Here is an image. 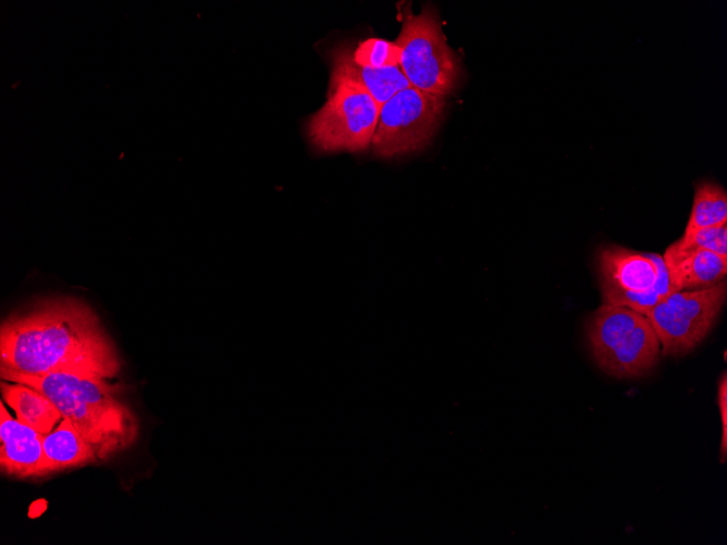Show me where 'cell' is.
Returning <instances> with one entry per match:
<instances>
[{"instance_id":"16","label":"cell","mask_w":727,"mask_h":545,"mask_svg":"<svg viewBox=\"0 0 727 545\" xmlns=\"http://www.w3.org/2000/svg\"><path fill=\"white\" fill-rule=\"evenodd\" d=\"M352 59L359 65L384 69L399 65L401 51L395 42L379 38L360 41L350 51Z\"/></svg>"},{"instance_id":"13","label":"cell","mask_w":727,"mask_h":545,"mask_svg":"<svg viewBox=\"0 0 727 545\" xmlns=\"http://www.w3.org/2000/svg\"><path fill=\"white\" fill-rule=\"evenodd\" d=\"M42 445L48 474L99 461L94 447L65 418L44 435Z\"/></svg>"},{"instance_id":"4","label":"cell","mask_w":727,"mask_h":545,"mask_svg":"<svg viewBox=\"0 0 727 545\" xmlns=\"http://www.w3.org/2000/svg\"><path fill=\"white\" fill-rule=\"evenodd\" d=\"M395 44L401 51L399 66L411 87L440 96L457 87L460 62L446 42L433 8L422 7L417 15L406 9Z\"/></svg>"},{"instance_id":"9","label":"cell","mask_w":727,"mask_h":545,"mask_svg":"<svg viewBox=\"0 0 727 545\" xmlns=\"http://www.w3.org/2000/svg\"><path fill=\"white\" fill-rule=\"evenodd\" d=\"M44 435L13 418L0 405V468L17 479L48 475Z\"/></svg>"},{"instance_id":"12","label":"cell","mask_w":727,"mask_h":545,"mask_svg":"<svg viewBox=\"0 0 727 545\" xmlns=\"http://www.w3.org/2000/svg\"><path fill=\"white\" fill-rule=\"evenodd\" d=\"M1 394L15 412L16 419L42 435L52 432L63 419L47 396L28 385L3 380Z\"/></svg>"},{"instance_id":"17","label":"cell","mask_w":727,"mask_h":545,"mask_svg":"<svg viewBox=\"0 0 727 545\" xmlns=\"http://www.w3.org/2000/svg\"><path fill=\"white\" fill-rule=\"evenodd\" d=\"M717 400H718V406H719V412L722 416V424H723V435H722V444H720V458L722 461L725 460L726 458V451H727V437H726V420H727V377L726 373L723 374L722 379L719 380L718 383V393H717Z\"/></svg>"},{"instance_id":"6","label":"cell","mask_w":727,"mask_h":545,"mask_svg":"<svg viewBox=\"0 0 727 545\" xmlns=\"http://www.w3.org/2000/svg\"><path fill=\"white\" fill-rule=\"evenodd\" d=\"M597 268L604 305L627 307L645 315L675 292L663 256L657 253L605 246L599 250Z\"/></svg>"},{"instance_id":"14","label":"cell","mask_w":727,"mask_h":545,"mask_svg":"<svg viewBox=\"0 0 727 545\" xmlns=\"http://www.w3.org/2000/svg\"><path fill=\"white\" fill-rule=\"evenodd\" d=\"M727 223V195L712 182L698 184L685 233Z\"/></svg>"},{"instance_id":"2","label":"cell","mask_w":727,"mask_h":545,"mask_svg":"<svg viewBox=\"0 0 727 545\" xmlns=\"http://www.w3.org/2000/svg\"><path fill=\"white\" fill-rule=\"evenodd\" d=\"M0 374L4 381L28 385L47 396L94 447L99 461L128 448L138 437L136 414L108 379L67 372Z\"/></svg>"},{"instance_id":"1","label":"cell","mask_w":727,"mask_h":545,"mask_svg":"<svg viewBox=\"0 0 727 545\" xmlns=\"http://www.w3.org/2000/svg\"><path fill=\"white\" fill-rule=\"evenodd\" d=\"M121 370L98 315L71 297L46 298L14 312L0 329V373H77L111 379Z\"/></svg>"},{"instance_id":"8","label":"cell","mask_w":727,"mask_h":545,"mask_svg":"<svg viewBox=\"0 0 727 545\" xmlns=\"http://www.w3.org/2000/svg\"><path fill=\"white\" fill-rule=\"evenodd\" d=\"M726 299V282L691 290H676L645 315L663 356H681L695 348L714 325Z\"/></svg>"},{"instance_id":"15","label":"cell","mask_w":727,"mask_h":545,"mask_svg":"<svg viewBox=\"0 0 727 545\" xmlns=\"http://www.w3.org/2000/svg\"><path fill=\"white\" fill-rule=\"evenodd\" d=\"M698 249L711 250L727 258V223L683 233L667 247L663 257H676Z\"/></svg>"},{"instance_id":"5","label":"cell","mask_w":727,"mask_h":545,"mask_svg":"<svg viewBox=\"0 0 727 545\" xmlns=\"http://www.w3.org/2000/svg\"><path fill=\"white\" fill-rule=\"evenodd\" d=\"M381 107L364 89L329 80L325 103L309 116L306 134L320 152H360L368 148Z\"/></svg>"},{"instance_id":"7","label":"cell","mask_w":727,"mask_h":545,"mask_svg":"<svg viewBox=\"0 0 727 545\" xmlns=\"http://www.w3.org/2000/svg\"><path fill=\"white\" fill-rule=\"evenodd\" d=\"M445 109L444 96L407 87L381 106L371 147L379 158L419 151L430 144Z\"/></svg>"},{"instance_id":"11","label":"cell","mask_w":727,"mask_h":545,"mask_svg":"<svg viewBox=\"0 0 727 545\" xmlns=\"http://www.w3.org/2000/svg\"><path fill=\"white\" fill-rule=\"evenodd\" d=\"M663 259L675 292L712 286L727 273V258L706 249Z\"/></svg>"},{"instance_id":"3","label":"cell","mask_w":727,"mask_h":545,"mask_svg":"<svg viewBox=\"0 0 727 545\" xmlns=\"http://www.w3.org/2000/svg\"><path fill=\"white\" fill-rule=\"evenodd\" d=\"M592 355L606 373L640 376L661 354L658 337L646 315L621 306L602 305L587 326Z\"/></svg>"},{"instance_id":"10","label":"cell","mask_w":727,"mask_h":545,"mask_svg":"<svg viewBox=\"0 0 727 545\" xmlns=\"http://www.w3.org/2000/svg\"><path fill=\"white\" fill-rule=\"evenodd\" d=\"M352 48L338 45L330 51L331 80H343L367 91L381 107L396 92L409 87L399 65L374 69L354 62Z\"/></svg>"}]
</instances>
